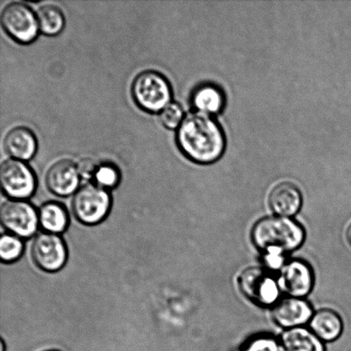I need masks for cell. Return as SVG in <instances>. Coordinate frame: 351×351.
Here are the masks:
<instances>
[{
	"label": "cell",
	"mask_w": 351,
	"mask_h": 351,
	"mask_svg": "<svg viewBox=\"0 0 351 351\" xmlns=\"http://www.w3.org/2000/svg\"><path fill=\"white\" fill-rule=\"evenodd\" d=\"M80 182L77 165L70 160H60L48 169L46 182L51 192L58 196H68L77 191Z\"/></svg>",
	"instance_id": "12"
},
{
	"label": "cell",
	"mask_w": 351,
	"mask_h": 351,
	"mask_svg": "<svg viewBox=\"0 0 351 351\" xmlns=\"http://www.w3.org/2000/svg\"><path fill=\"white\" fill-rule=\"evenodd\" d=\"M31 256L40 269L53 273L60 270L66 263V245L57 234L40 233L33 241Z\"/></svg>",
	"instance_id": "9"
},
{
	"label": "cell",
	"mask_w": 351,
	"mask_h": 351,
	"mask_svg": "<svg viewBox=\"0 0 351 351\" xmlns=\"http://www.w3.org/2000/svg\"><path fill=\"white\" fill-rule=\"evenodd\" d=\"M2 25L6 33L17 43H32L38 36L39 24L36 14L23 3H12L5 7L1 16Z\"/></svg>",
	"instance_id": "7"
},
{
	"label": "cell",
	"mask_w": 351,
	"mask_h": 351,
	"mask_svg": "<svg viewBox=\"0 0 351 351\" xmlns=\"http://www.w3.org/2000/svg\"><path fill=\"white\" fill-rule=\"evenodd\" d=\"M161 123L167 129L179 128L184 121V110L178 103L171 102L160 113Z\"/></svg>",
	"instance_id": "22"
},
{
	"label": "cell",
	"mask_w": 351,
	"mask_h": 351,
	"mask_svg": "<svg viewBox=\"0 0 351 351\" xmlns=\"http://www.w3.org/2000/svg\"><path fill=\"white\" fill-rule=\"evenodd\" d=\"M192 104L199 113L217 114L225 106V96L217 86L203 84L193 93Z\"/></svg>",
	"instance_id": "16"
},
{
	"label": "cell",
	"mask_w": 351,
	"mask_h": 351,
	"mask_svg": "<svg viewBox=\"0 0 351 351\" xmlns=\"http://www.w3.org/2000/svg\"><path fill=\"white\" fill-rule=\"evenodd\" d=\"M0 219L10 234L23 239L33 236L40 225L36 210L23 199L3 202L0 208Z\"/></svg>",
	"instance_id": "6"
},
{
	"label": "cell",
	"mask_w": 351,
	"mask_h": 351,
	"mask_svg": "<svg viewBox=\"0 0 351 351\" xmlns=\"http://www.w3.org/2000/svg\"><path fill=\"white\" fill-rule=\"evenodd\" d=\"M347 237H348L349 242L351 244V225L349 226L348 230H347Z\"/></svg>",
	"instance_id": "25"
},
{
	"label": "cell",
	"mask_w": 351,
	"mask_h": 351,
	"mask_svg": "<svg viewBox=\"0 0 351 351\" xmlns=\"http://www.w3.org/2000/svg\"><path fill=\"white\" fill-rule=\"evenodd\" d=\"M0 182L3 191L13 199L23 201L36 191V180L33 171L19 160L3 161L0 167Z\"/></svg>",
	"instance_id": "8"
},
{
	"label": "cell",
	"mask_w": 351,
	"mask_h": 351,
	"mask_svg": "<svg viewBox=\"0 0 351 351\" xmlns=\"http://www.w3.org/2000/svg\"><path fill=\"white\" fill-rule=\"evenodd\" d=\"M1 346H2L1 351H5V350H3V349H5V348H3V346H5V342H3V340H2V342H1Z\"/></svg>",
	"instance_id": "26"
},
{
	"label": "cell",
	"mask_w": 351,
	"mask_h": 351,
	"mask_svg": "<svg viewBox=\"0 0 351 351\" xmlns=\"http://www.w3.org/2000/svg\"><path fill=\"white\" fill-rule=\"evenodd\" d=\"M111 205V195L106 189L97 184H87L75 192L71 208L79 221L91 226L105 219Z\"/></svg>",
	"instance_id": "4"
},
{
	"label": "cell",
	"mask_w": 351,
	"mask_h": 351,
	"mask_svg": "<svg viewBox=\"0 0 351 351\" xmlns=\"http://www.w3.org/2000/svg\"><path fill=\"white\" fill-rule=\"evenodd\" d=\"M304 228L287 217H268L259 220L253 227L254 245L263 251V257H285L304 243Z\"/></svg>",
	"instance_id": "2"
},
{
	"label": "cell",
	"mask_w": 351,
	"mask_h": 351,
	"mask_svg": "<svg viewBox=\"0 0 351 351\" xmlns=\"http://www.w3.org/2000/svg\"><path fill=\"white\" fill-rule=\"evenodd\" d=\"M239 287L250 300L260 306H271L280 297V282L264 268H247L241 274Z\"/></svg>",
	"instance_id": "5"
},
{
	"label": "cell",
	"mask_w": 351,
	"mask_h": 351,
	"mask_svg": "<svg viewBox=\"0 0 351 351\" xmlns=\"http://www.w3.org/2000/svg\"><path fill=\"white\" fill-rule=\"evenodd\" d=\"M96 184L105 189H112L119 184V171L114 166L104 164L99 167L95 178Z\"/></svg>",
	"instance_id": "21"
},
{
	"label": "cell",
	"mask_w": 351,
	"mask_h": 351,
	"mask_svg": "<svg viewBox=\"0 0 351 351\" xmlns=\"http://www.w3.org/2000/svg\"><path fill=\"white\" fill-rule=\"evenodd\" d=\"M23 252V243L13 234H3L0 239V257L3 263H14Z\"/></svg>",
	"instance_id": "20"
},
{
	"label": "cell",
	"mask_w": 351,
	"mask_h": 351,
	"mask_svg": "<svg viewBox=\"0 0 351 351\" xmlns=\"http://www.w3.org/2000/svg\"><path fill=\"white\" fill-rule=\"evenodd\" d=\"M280 285L291 297H305L314 285V274L311 266L300 260L285 264L282 268Z\"/></svg>",
	"instance_id": "10"
},
{
	"label": "cell",
	"mask_w": 351,
	"mask_h": 351,
	"mask_svg": "<svg viewBox=\"0 0 351 351\" xmlns=\"http://www.w3.org/2000/svg\"><path fill=\"white\" fill-rule=\"evenodd\" d=\"M39 215V223L46 232L58 234L66 230L69 216L66 209L58 202H47L41 206Z\"/></svg>",
	"instance_id": "18"
},
{
	"label": "cell",
	"mask_w": 351,
	"mask_h": 351,
	"mask_svg": "<svg viewBox=\"0 0 351 351\" xmlns=\"http://www.w3.org/2000/svg\"><path fill=\"white\" fill-rule=\"evenodd\" d=\"M133 97L144 111L159 112L170 104L171 89L169 82L156 71L139 74L132 85Z\"/></svg>",
	"instance_id": "3"
},
{
	"label": "cell",
	"mask_w": 351,
	"mask_h": 351,
	"mask_svg": "<svg viewBox=\"0 0 351 351\" xmlns=\"http://www.w3.org/2000/svg\"><path fill=\"white\" fill-rule=\"evenodd\" d=\"M3 146L9 156L15 160L32 159L37 149V141L34 134L26 127H16L6 134Z\"/></svg>",
	"instance_id": "14"
},
{
	"label": "cell",
	"mask_w": 351,
	"mask_h": 351,
	"mask_svg": "<svg viewBox=\"0 0 351 351\" xmlns=\"http://www.w3.org/2000/svg\"><path fill=\"white\" fill-rule=\"evenodd\" d=\"M268 202L277 216L289 218L299 212L302 197L297 186L291 182H285L271 189Z\"/></svg>",
	"instance_id": "13"
},
{
	"label": "cell",
	"mask_w": 351,
	"mask_h": 351,
	"mask_svg": "<svg viewBox=\"0 0 351 351\" xmlns=\"http://www.w3.org/2000/svg\"><path fill=\"white\" fill-rule=\"evenodd\" d=\"M275 322L283 328H299L313 317L311 304L304 299L290 297L278 302L273 311Z\"/></svg>",
	"instance_id": "11"
},
{
	"label": "cell",
	"mask_w": 351,
	"mask_h": 351,
	"mask_svg": "<svg viewBox=\"0 0 351 351\" xmlns=\"http://www.w3.org/2000/svg\"><path fill=\"white\" fill-rule=\"evenodd\" d=\"M39 29L47 36H57L64 29V16L58 7L53 5L41 6L36 13Z\"/></svg>",
	"instance_id": "19"
},
{
	"label": "cell",
	"mask_w": 351,
	"mask_h": 351,
	"mask_svg": "<svg viewBox=\"0 0 351 351\" xmlns=\"http://www.w3.org/2000/svg\"><path fill=\"white\" fill-rule=\"evenodd\" d=\"M98 167L95 161L89 158L81 160L77 165L79 175L84 179L95 178Z\"/></svg>",
	"instance_id": "24"
},
{
	"label": "cell",
	"mask_w": 351,
	"mask_h": 351,
	"mask_svg": "<svg viewBox=\"0 0 351 351\" xmlns=\"http://www.w3.org/2000/svg\"><path fill=\"white\" fill-rule=\"evenodd\" d=\"M241 351H283L274 337L261 335L250 339Z\"/></svg>",
	"instance_id": "23"
},
{
	"label": "cell",
	"mask_w": 351,
	"mask_h": 351,
	"mask_svg": "<svg viewBox=\"0 0 351 351\" xmlns=\"http://www.w3.org/2000/svg\"><path fill=\"white\" fill-rule=\"evenodd\" d=\"M46 351H58V350H46Z\"/></svg>",
	"instance_id": "27"
},
{
	"label": "cell",
	"mask_w": 351,
	"mask_h": 351,
	"mask_svg": "<svg viewBox=\"0 0 351 351\" xmlns=\"http://www.w3.org/2000/svg\"><path fill=\"white\" fill-rule=\"evenodd\" d=\"M177 140L185 156L199 164L215 162L226 147L225 135L218 123L199 112L186 117L178 128Z\"/></svg>",
	"instance_id": "1"
},
{
	"label": "cell",
	"mask_w": 351,
	"mask_h": 351,
	"mask_svg": "<svg viewBox=\"0 0 351 351\" xmlns=\"http://www.w3.org/2000/svg\"><path fill=\"white\" fill-rule=\"evenodd\" d=\"M313 332L324 341H333L343 331V322L339 315L331 309H322L313 315L311 321Z\"/></svg>",
	"instance_id": "17"
},
{
	"label": "cell",
	"mask_w": 351,
	"mask_h": 351,
	"mask_svg": "<svg viewBox=\"0 0 351 351\" xmlns=\"http://www.w3.org/2000/svg\"><path fill=\"white\" fill-rule=\"evenodd\" d=\"M280 345L283 351H325L322 340L312 330L302 326L285 331Z\"/></svg>",
	"instance_id": "15"
}]
</instances>
